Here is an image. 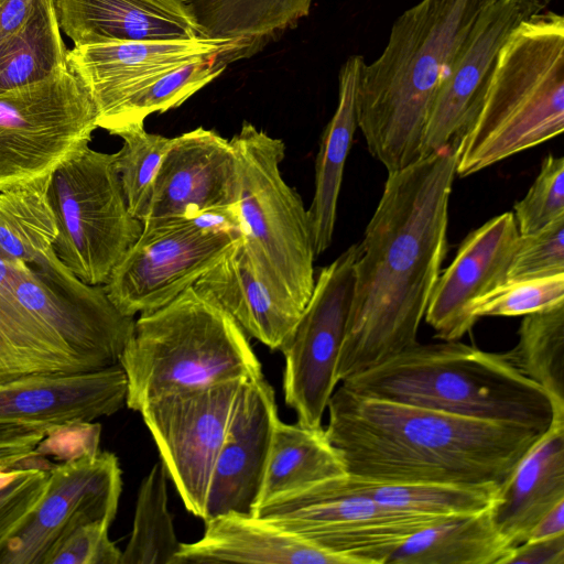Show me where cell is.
Wrapping results in <instances>:
<instances>
[{
  "mask_svg": "<svg viewBox=\"0 0 564 564\" xmlns=\"http://www.w3.org/2000/svg\"><path fill=\"white\" fill-rule=\"evenodd\" d=\"M457 155V145H448L388 173L381 198L358 242L338 382L417 343L447 252Z\"/></svg>",
  "mask_w": 564,
  "mask_h": 564,
  "instance_id": "cell-1",
  "label": "cell"
},
{
  "mask_svg": "<svg viewBox=\"0 0 564 564\" xmlns=\"http://www.w3.org/2000/svg\"><path fill=\"white\" fill-rule=\"evenodd\" d=\"M325 434L346 473L390 482L501 486L543 433L357 394L340 384Z\"/></svg>",
  "mask_w": 564,
  "mask_h": 564,
  "instance_id": "cell-2",
  "label": "cell"
},
{
  "mask_svg": "<svg viewBox=\"0 0 564 564\" xmlns=\"http://www.w3.org/2000/svg\"><path fill=\"white\" fill-rule=\"evenodd\" d=\"M490 1L421 0L395 19L380 56L365 64L357 126L388 173L422 158L438 86Z\"/></svg>",
  "mask_w": 564,
  "mask_h": 564,
  "instance_id": "cell-3",
  "label": "cell"
},
{
  "mask_svg": "<svg viewBox=\"0 0 564 564\" xmlns=\"http://www.w3.org/2000/svg\"><path fill=\"white\" fill-rule=\"evenodd\" d=\"M564 130V17L524 19L500 48L477 113L457 144L469 176Z\"/></svg>",
  "mask_w": 564,
  "mask_h": 564,
  "instance_id": "cell-4",
  "label": "cell"
},
{
  "mask_svg": "<svg viewBox=\"0 0 564 564\" xmlns=\"http://www.w3.org/2000/svg\"><path fill=\"white\" fill-rule=\"evenodd\" d=\"M341 384L365 397L540 432L554 415L545 391L501 354L457 340L416 343Z\"/></svg>",
  "mask_w": 564,
  "mask_h": 564,
  "instance_id": "cell-5",
  "label": "cell"
},
{
  "mask_svg": "<svg viewBox=\"0 0 564 564\" xmlns=\"http://www.w3.org/2000/svg\"><path fill=\"white\" fill-rule=\"evenodd\" d=\"M119 365L127 379L126 405L138 412L174 392L263 375L247 334L193 286L140 314Z\"/></svg>",
  "mask_w": 564,
  "mask_h": 564,
  "instance_id": "cell-6",
  "label": "cell"
},
{
  "mask_svg": "<svg viewBox=\"0 0 564 564\" xmlns=\"http://www.w3.org/2000/svg\"><path fill=\"white\" fill-rule=\"evenodd\" d=\"M229 141L241 239L263 281L302 314L314 289L316 254L307 209L280 171L285 144L247 121Z\"/></svg>",
  "mask_w": 564,
  "mask_h": 564,
  "instance_id": "cell-7",
  "label": "cell"
},
{
  "mask_svg": "<svg viewBox=\"0 0 564 564\" xmlns=\"http://www.w3.org/2000/svg\"><path fill=\"white\" fill-rule=\"evenodd\" d=\"M46 198L57 258L84 283L106 284L143 229L128 209L116 153L83 145L52 172Z\"/></svg>",
  "mask_w": 564,
  "mask_h": 564,
  "instance_id": "cell-8",
  "label": "cell"
},
{
  "mask_svg": "<svg viewBox=\"0 0 564 564\" xmlns=\"http://www.w3.org/2000/svg\"><path fill=\"white\" fill-rule=\"evenodd\" d=\"M97 128L95 104L69 66L0 94V192L48 177Z\"/></svg>",
  "mask_w": 564,
  "mask_h": 564,
  "instance_id": "cell-9",
  "label": "cell"
},
{
  "mask_svg": "<svg viewBox=\"0 0 564 564\" xmlns=\"http://www.w3.org/2000/svg\"><path fill=\"white\" fill-rule=\"evenodd\" d=\"M334 478L276 497L252 514L351 564H386L411 534L448 518L402 511L346 494Z\"/></svg>",
  "mask_w": 564,
  "mask_h": 564,
  "instance_id": "cell-10",
  "label": "cell"
},
{
  "mask_svg": "<svg viewBox=\"0 0 564 564\" xmlns=\"http://www.w3.org/2000/svg\"><path fill=\"white\" fill-rule=\"evenodd\" d=\"M359 243L351 245L315 278L312 295L291 336L284 356L285 403L297 423L322 427L327 403L339 383L337 365L356 282Z\"/></svg>",
  "mask_w": 564,
  "mask_h": 564,
  "instance_id": "cell-11",
  "label": "cell"
},
{
  "mask_svg": "<svg viewBox=\"0 0 564 564\" xmlns=\"http://www.w3.org/2000/svg\"><path fill=\"white\" fill-rule=\"evenodd\" d=\"M12 291L91 369L119 364L133 333L134 317L116 308L104 285L80 281L53 249L30 264L18 261Z\"/></svg>",
  "mask_w": 564,
  "mask_h": 564,
  "instance_id": "cell-12",
  "label": "cell"
},
{
  "mask_svg": "<svg viewBox=\"0 0 564 564\" xmlns=\"http://www.w3.org/2000/svg\"><path fill=\"white\" fill-rule=\"evenodd\" d=\"M247 381L174 392L139 410L185 508L203 520L214 466Z\"/></svg>",
  "mask_w": 564,
  "mask_h": 564,
  "instance_id": "cell-13",
  "label": "cell"
},
{
  "mask_svg": "<svg viewBox=\"0 0 564 564\" xmlns=\"http://www.w3.org/2000/svg\"><path fill=\"white\" fill-rule=\"evenodd\" d=\"M142 226L141 235L104 284L110 302L130 317L172 302L240 238L199 228L188 218Z\"/></svg>",
  "mask_w": 564,
  "mask_h": 564,
  "instance_id": "cell-14",
  "label": "cell"
},
{
  "mask_svg": "<svg viewBox=\"0 0 564 564\" xmlns=\"http://www.w3.org/2000/svg\"><path fill=\"white\" fill-rule=\"evenodd\" d=\"M121 490L122 471L111 452L88 451L53 464L41 501L0 552V564H47L78 528L112 523Z\"/></svg>",
  "mask_w": 564,
  "mask_h": 564,
  "instance_id": "cell-15",
  "label": "cell"
},
{
  "mask_svg": "<svg viewBox=\"0 0 564 564\" xmlns=\"http://www.w3.org/2000/svg\"><path fill=\"white\" fill-rule=\"evenodd\" d=\"M127 379L119 364L94 370L33 372L0 379V433L47 432L118 412Z\"/></svg>",
  "mask_w": 564,
  "mask_h": 564,
  "instance_id": "cell-16",
  "label": "cell"
},
{
  "mask_svg": "<svg viewBox=\"0 0 564 564\" xmlns=\"http://www.w3.org/2000/svg\"><path fill=\"white\" fill-rule=\"evenodd\" d=\"M231 41L196 37L167 41H123L75 46L68 66L88 90L97 123L129 97L162 76L196 61L225 55L234 62Z\"/></svg>",
  "mask_w": 564,
  "mask_h": 564,
  "instance_id": "cell-17",
  "label": "cell"
},
{
  "mask_svg": "<svg viewBox=\"0 0 564 564\" xmlns=\"http://www.w3.org/2000/svg\"><path fill=\"white\" fill-rule=\"evenodd\" d=\"M532 14L524 0H491L485 8L438 86L425 126L422 158L458 144L477 113L500 48Z\"/></svg>",
  "mask_w": 564,
  "mask_h": 564,
  "instance_id": "cell-18",
  "label": "cell"
},
{
  "mask_svg": "<svg viewBox=\"0 0 564 564\" xmlns=\"http://www.w3.org/2000/svg\"><path fill=\"white\" fill-rule=\"evenodd\" d=\"M520 234L513 213L500 214L462 241L433 289L425 321L442 340H457L477 319L474 306L508 281Z\"/></svg>",
  "mask_w": 564,
  "mask_h": 564,
  "instance_id": "cell-19",
  "label": "cell"
},
{
  "mask_svg": "<svg viewBox=\"0 0 564 564\" xmlns=\"http://www.w3.org/2000/svg\"><path fill=\"white\" fill-rule=\"evenodd\" d=\"M278 415L275 394L264 376L241 388L217 456L204 521L228 513H253Z\"/></svg>",
  "mask_w": 564,
  "mask_h": 564,
  "instance_id": "cell-20",
  "label": "cell"
},
{
  "mask_svg": "<svg viewBox=\"0 0 564 564\" xmlns=\"http://www.w3.org/2000/svg\"><path fill=\"white\" fill-rule=\"evenodd\" d=\"M236 158L230 141L203 127L174 137L160 165L142 224L232 206Z\"/></svg>",
  "mask_w": 564,
  "mask_h": 564,
  "instance_id": "cell-21",
  "label": "cell"
},
{
  "mask_svg": "<svg viewBox=\"0 0 564 564\" xmlns=\"http://www.w3.org/2000/svg\"><path fill=\"white\" fill-rule=\"evenodd\" d=\"M61 30L75 46L202 37L178 0H54Z\"/></svg>",
  "mask_w": 564,
  "mask_h": 564,
  "instance_id": "cell-22",
  "label": "cell"
},
{
  "mask_svg": "<svg viewBox=\"0 0 564 564\" xmlns=\"http://www.w3.org/2000/svg\"><path fill=\"white\" fill-rule=\"evenodd\" d=\"M203 563L351 564L261 517L237 512L207 519L203 536L181 543L172 562Z\"/></svg>",
  "mask_w": 564,
  "mask_h": 564,
  "instance_id": "cell-23",
  "label": "cell"
},
{
  "mask_svg": "<svg viewBox=\"0 0 564 564\" xmlns=\"http://www.w3.org/2000/svg\"><path fill=\"white\" fill-rule=\"evenodd\" d=\"M193 288L226 311L247 335L273 350H281L302 315L263 281L241 237Z\"/></svg>",
  "mask_w": 564,
  "mask_h": 564,
  "instance_id": "cell-24",
  "label": "cell"
},
{
  "mask_svg": "<svg viewBox=\"0 0 564 564\" xmlns=\"http://www.w3.org/2000/svg\"><path fill=\"white\" fill-rule=\"evenodd\" d=\"M564 501V417H553L500 486L491 506L496 527L512 547Z\"/></svg>",
  "mask_w": 564,
  "mask_h": 564,
  "instance_id": "cell-25",
  "label": "cell"
},
{
  "mask_svg": "<svg viewBox=\"0 0 564 564\" xmlns=\"http://www.w3.org/2000/svg\"><path fill=\"white\" fill-rule=\"evenodd\" d=\"M365 64L364 56L355 54L341 65L337 108L322 134L314 195L307 209L316 256L325 252L333 241L345 163L358 127L357 93Z\"/></svg>",
  "mask_w": 564,
  "mask_h": 564,
  "instance_id": "cell-26",
  "label": "cell"
},
{
  "mask_svg": "<svg viewBox=\"0 0 564 564\" xmlns=\"http://www.w3.org/2000/svg\"><path fill=\"white\" fill-rule=\"evenodd\" d=\"M202 37L231 41L234 61L249 57L308 15L313 0H178Z\"/></svg>",
  "mask_w": 564,
  "mask_h": 564,
  "instance_id": "cell-27",
  "label": "cell"
},
{
  "mask_svg": "<svg viewBox=\"0 0 564 564\" xmlns=\"http://www.w3.org/2000/svg\"><path fill=\"white\" fill-rule=\"evenodd\" d=\"M511 549L496 527L490 507L419 530L386 564H503Z\"/></svg>",
  "mask_w": 564,
  "mask_h": 564,
  "instance_id": "cell-28",
  "label": "cell"
},
{
  "mask_svg": "<svg viewBox=\"0 0 564 564\" xmlns=\"http://www.w3.org/2000/svg\"><path fill=\"white\" fill-rule=\"evenodd\" d=\"M345 474L344 462L323 427L289 424L279 417L256 508L282 495Z\"/></svg>",
  "mask_w": 564,
  "mask_h": 564,
  "instance_id": "cell-29",
  "label": "cell"
},
{
  "mask_svg": "<svg viewBox=\"0 0 564 564\" xmlns=\"http://www.w3.org/2000/svg\"><path fill=\"white\" fill-rule=\"evenodd\" d=\"M94 370L14 296L0 292V379Z\"/></svg>",
  "mask_w": 564,
  "mask_h": 564,
  "instance_id": "cell-30",
  "label": "cell"
},
{
  "mask_svg": "<svg viewBox=\"0 0 564 564\" xmlns=\"http://www.w3.org/2000/svg\"><path fill=\"white\" fill-rule=\"evenodd\" d=\"M334 482L346 494L362 496L386 507L444 517L490 508L500 488L497 485L376 481L348 474L335 477Z\"/></svg>",
  "mask_w": 564,
  "mask_h": 564,
  "instance_id": "cell-31",
  "label": "cell"
},
{
  "mask_svg": "<svg viewBox=\"0 0 564 564\" xmlns=\"http://www.w3.org/2000/svg\"><path fill=\"white\" fill-rule=\"evenodd\" d=\"M54 0H36L25 23L0 41V94L68 66Z\"/></svg>",
  "mask_w": 564,
  "mask_h": 564,
  "instance_id": "cell-32",
  "label": "cell"
},
{
  "mask_svg": "<svg viewBox=\"0 0 564 564\" xmlns=\"http://www.w3.org/2000/svg\"><path fill=\"white\" fill-rule=\"evenodd\" d=\"M501 356L545 391L553 417H564V304L524 315L516 346Z\"/></svg>",
  "mask_w": 564,
  "mask_h": 564,
  "instance_id": "cell-33",
  "label": "cell"
},
{
  "mask_svg": "<svg viewBox=\"0 0 564 564\" xmlns=\"http://www.w3.org/2000/svg\"><path fill=\"white\" fill-rule=\"evenodd\" d=\"M48 177L0 192V250L26 264L53 249L57 228L46 198Z\"/></svg>",
  "mask_w": 564,
  "mask_h": 564,
  "instance_id": "cell-34",
  "label": "cell"
},
{
  "mask_svg": "<svg viewBox=\"0 0 564 564\" xmlns=\"http://www.w3.org/2000/svg\"><path fill=\"white\" fill-rule=\"evenodd\" d=\"M166 481L165 467L159 460L139 487L132 531L120 564H172L181 542L167 507Z\"/></svg>",
  "mask_w": 564,
  "mask_h": 564,
  "instance_id": "cell-35",
  "label": "cell"
},
{
  "mask_svg": "<svg viewBox=\"0 0 564 564\" xmlns=\"http://www.w3.org/2000/svg\"><path fill=\"white\" fill-rule=\"evenodd\" d=\"M229 62L225 55L205 58L173 70L135 93L109 115L98 128L116 135L119 131L144 124L147 117L181 106L195 93L218 77Z\"/></svg>",
  "mask_w": 564,
  "mask_h": 564,
  "instance_id": "cell-36",
  "label": "cell"
},
{
  "mask_svg": "<svg viewBox=\"0 0 564 564\" xmlns=\"http://www.w3.org/2000/svg\"><path fill=\"white\" fill-rule=\"evenodd\" d=\"M116 135L123 141L116 152V166L130 214L142 223L154 182L173 138L150 133L144 124H134Z\"/></svg>",
  "mask_w": 564,
  "mask_h": 564,
  "instance_id": "cell-37",
  "label": "cell"
},
{
  "mask_svg": "<svg viewBox=\"0 0 564 564\" xmlns=\"http://www.w3.org/2000/svg\"><path fill=\"white\" fill-rule=\"evenodd\" d=\"M29 458L0 469V552L21 529L41 501L53 464Z\"/></svg>",
  "mask_w": 564,
  "mask_h": 564,
  "instance_id": "cell-38",
  "label": "cell"
},
{
  "mask_svg": "<svg viewBox=\"0 0 564 564\" xmlns=\"http://www.w3.org/2000/svg\"><path fill=\"white\" fill-rule=\"evenodd\" d=\"M564 304V273L507 281L482 297L473 308L484 316H524Z\"/></svg>",
  "mask_w": 564,
  "mask_h": 564,
  "instance_id": "cell-39",
  "label": "cell"
},
{
  "mask_svg": "<svg viewBox=\"0 0 564 564\" xmlns=\"http://www.w3.org/2000/svg\"><path fill=\"white\" fill-rule=\"evenodd\" d=\"M520 235L532 234L564 216V158L547 155L527 195L514 205Z\"/></svg>",
  "mask_w": 564,
  "mask_h": 564,
  "instance_id": "cell-40",
  "label": "cell"
},
{
  "mask_svg": "<svg viewBox=\"0 0 564 564\" xmlns=\"http://www.w3.org/2000/svg\"><path fill=\"white\" fill-rule=\"evenodd\" d=\"M558 273H564V216L532 234L520 235L508 281Z\"/></svg>",
  "mask_w": 564,
  "mask_h": 564,
  "instance_id": "cell-41",
  "label": "cell"
},
{
  "mask_svg": "<svg viewBox=\"0 0 564 564\" xmlns=\"http://www.w3.org/2000/svg\"><path fill=\"white\" fill-rule=\"evenodd\" d=\"M109 522L75 530L52 554L47 564H120L122 551L109 538Z\"/></svg>",
  "mask_w": 564,
  "mask_h": 564,
  "instance_id": "cell-42",
  "label": "cell"
},
{
  "mask_svg": "<svg viewBox=\"0 0 564 564\" xmlns=\"http://www.w3.org/2000/svg\"><path fill=\"white\" fill-rule=\"evenodd\" d=\"M503 564H564V534L527 540L511 549Z\"/></svg>",
  "mask_w": 564,
  "mask_h": 564,
  "instance_id": "cell-43",
  "label": "cell"
},
{
  "mask_svg": "<svg viewBox=\"0 0 564 564\" xmlns=\"http://www.w3.org/2000/svg\"><path fill=\"white\" fill-rule=\"evenodd\" d=\"M35 2L36 0H0V41L25 23Z\"/></svg>",
  "mask_w": 564,
  "mask_h": 564,
  "instance_id": "cell-44",
  "label": "cell"
},
{
  "mask_svg": "<svg viewBox=\"0 0 564 564\" xmlns=\"http://www.w3.org/2000/svg\"><path fill=\"white\" fill-rule=\"evenodd\" d=\"M561 534H564V501L558 502L543 514L531 528L524 541L552 538Z\"/></svg>",
  "mask_w": 564,
  "mask_h": 564,
  "instance_id": "cell-45",
  "label": "cell"
},
{
  "mask_svg": "<svg viewBox=\"0 0 564 564\" xmlns=\"http://www.w3.org/2000/svg\"><path fill=\"white\" fill-rule=\"evenodd\" d=\"M17 263L18 261L11 259L0 250V292L11 296H14L12 291V275Z\"/></svg>",
  "mask_w": 564,
  "mask_h": 564,
  "instance_id": "cell-46",
  "label": "cell"
}]
</instances>
